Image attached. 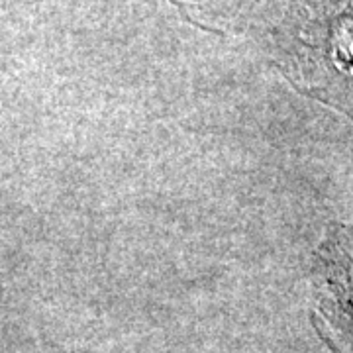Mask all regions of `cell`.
Masks as SVG:
<instances>
[{
	"label": "cell",
	"instance_id": "1",
	"mask_svg": "<svg viewBox=\"0 0 353 353\" xmlns=\"http://www.w3.org/2000/svg\"><path fill=\"white\" fill-rule=\"evenodd\" d=\"M322 312L353 332V226H332L316 253Z\"/></svg>",
	"mask_w": 353,
	"mask_h": 353
}]
</instances>
